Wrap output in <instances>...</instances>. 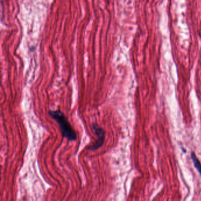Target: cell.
<instances>
[{
    "mask_svg": "<svg viewBox=\"0 0 201 201\" xmlns=\"http://www.w3.org/2000/svg\"><path fill=\"white\" fill-rule=\"evenodd\" d=\"M49 114L59 124L63 136L70 141L77 140V134L72 128L67 117L60 110H50Z\"/></svg>",
    "mask_w": 201,
    "mask_h": 201,
    "instance_id": "6da1fadb",
    "label": "cell"
},
{
    "mask_svg": "<svg viewBox=\"0 0 201 201\" xmlns=\"http://www.w3.org/2000/svg\"><path fill=\"white\" fill-rule=\"evenodd\" d=\"M92 128L97 137V140L94 144L88 148V150L94 151L101 147L103 144L105 138V131L96 123L92 124Z\"/></svg>",
    "mask_w": 201,
    "mask_h": 201,
    "instance_id": "7a4b0ae2",
    "label": "cell"
},
{
    "mask_svg": "<svg viewBox=\"0 0 201 201\" xmlns=\"http://www.w3.org/2000/svg\"><path fill=\"white\" fill-rule=\"evenodd\" d=\"M191 158L193 160L194 162V165L195 167V168L197 169V171L199 172L201 175V162L199 160V159L197 158V156H196V155L194 153V152H192L191 153Z\"/></svg>",
    "mask_w": 201,
    "mask_h": 201,
    "instance_id": "3957f363",
    "label": "cell"
}]
</instances>
